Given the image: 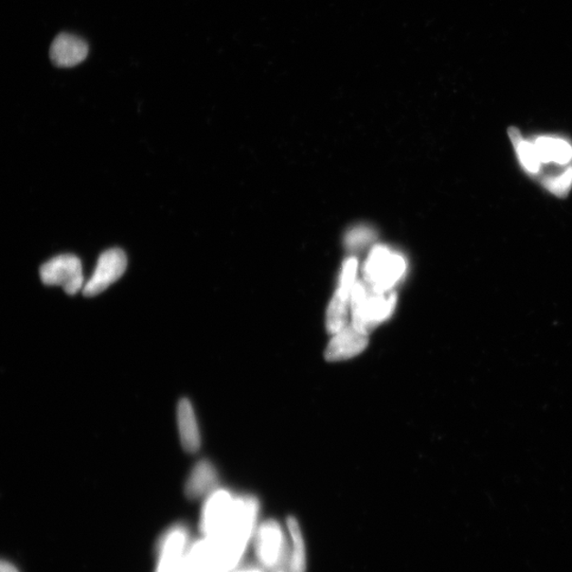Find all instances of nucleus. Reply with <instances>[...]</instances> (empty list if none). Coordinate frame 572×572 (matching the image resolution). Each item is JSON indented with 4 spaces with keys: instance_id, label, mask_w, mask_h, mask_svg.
<instances>
[{
    "instance_id": "nucleus-5",
    "label": "nucleus",
    "mask_w": 572,
    "mask_h": 572,
    "mask_svg": "<svg viewBox=\"0 0 572 572\" xmlns=\"http://www.w3.org/2000/svg\"><path fill=\"white\" fill-rule=\"evenodd\" d=\"M127 267V258L124 250L112 248L100 256L91 278L83 287V294L86 297L99 295L117 282L125 275Z\"/></svg>"
},
{
    "instance_id": "nucleus-17",
    "label": "nucleus",
    "mask_w": 572,
    "mask_h": 572,
    "mask_svg": "<svg viewBox=\"0 0 572 572\" xmlns=\"http://www.w3.org/2000/svg\"><path fill=\"white\" fill-rule=\"evenodd\" d=\"M0 572H19L15 564L0 558Z\"/></svg>"
},
{
    "instance_id": "nucleus-3",
    "label": "nucleus",
    "mask_w": 572,
    "mask_h": 572,
    "mask_svg": "<svg viewBox=\"0 0 572 572\" xmlns=\"http://www.w3.org/2000/svg\"><path fill=\"white\" fill-rule=\"evenodd\" d=\"M286 539L281 526L275 520H266L255 531V551L265 569H280L286 560Z\"/></svg>"
},
{
    "instance_id": "nucleus-12",
    "label": "nucleus",
    "mask_w": 572,
    "mask_h": 572,
    "mask_svg": "<svg viewBox=\"0 0 572 572\" xmlns=\"http://www.w3.org/2000/svg\"><path fill=\"white\" fill-rule=\"evenodd\" d=\"M531 144L539 165V171L542 165L571 166L572 145L567 140L560 137L539 136L531 141Z\"/></svg>"
},
{
    "instance_id": "nucleus-18",
    "label": "nucleus",
    "mask_w": 572,
    "mask_h": 572,
    "mask_svg": "<svg viewBox=\"0 0 572 572\" xmlns=\"http://www.w3.org/2000/svg\"><path fill=\"white\" fill-rule=\"evenodd\" d=\"M235 572H263V570L256 567H242L239 569L236 568Z\"/></svg>"
},
{
    "instance_id": "nucleus-19",
    "label": "nucleus",
    "mask_w": 572,
    "mask_h": 572,
    "mask_svg": "<svg viewBox=\"0 0 572 572\" xmlns=\"http://www.w3.org/2000/svg\"><path fill=\"white\" fill-rule=\"evenodd\" d=\"M276 572H289V571H285V570H282V569H278V570H277V571H276Z\"/></svg>"
},
{
    "instance_id": "nucleus-2",
    "label": "nucleus",
    "mask_w": 572,
    "mask_h": 572,
    "mask_svg": "<svg viewBox=\"0 0 572 572\" xmlns=\"http://www.w3.org/2000/svg\"><path fill=\"white\" fill-rule=\"evenodd\" d=\"M406 262L401 255L378 246L372 250L366 263L365 276L372 291L387 293L403 277Z\"/></svg>"
},
{
    "instance_id": "nucleus-14",
    "label": "nucleus",
    "mask_w": 572,
    "mask_h": 572,
    "mask_svg": "<svg viewBox=\"0 0 572 572\" xmlns=\"http://www.w3.org/2000/svg\"><path fill=\"white\" fill-rule=\"evenodd\" d=\"M177 423L179 436L185 451L196 453L201 447V435L197 426L196 416L192 404L183 398L177 406Z\"/></svg>"
},
{
    "instance_id": "nucleus-16",
    "label": "nucleus",
    "mask_w": 572,
    "mask_h": 572,
    "mask_svg": "<svg viewBox=\"0 0 572 572\" xmlns=\"http://www.w3.org/2000/svg\"><path fill=\"white\" fill-rule=\"evenodd\" d=\"M374 239V234L368 228H356L350 231L346 236V244L352 249L361 248L367 246Z\"/></svg>"
},
{
    "instance_id": "nucleus-7",
    "label": "nucleus",
    "mask_w": 572,
    "mask_h": 572,
    "mask_svg": "<svg viewBox=\"0 0 572 572\" xmlns=\"http://www.w3.org/2000/svg\"><path fill=\"white\" fill-rule=\"evenodd\" d=\"M189 532L183 525L166 530L159 542L156 572H176L188 550Z\"/></svg>"
},
{
    "instance_id": "nucleus-6",
    "label": "nucleus",
    "mask_w": 572,
    "mask_h": 572,
    "mask_svg": "<svg viewBox=\"0 0 572 572\" xmlns=\"http://www.w3.org/2000/svg\"><path fill=\"white\" fill-rule=\"evenodd\" d=\"M357 260L351 258L345 263L340 277V284L326 313V326L330 333L336 334L346 326L351 294L356 286Z\"/></svg>"
},
{
    "instance_id": "nucleus-13",
    "label": "nucleus",
    "mask_w": 572,
    "mask_h": 572,
    "mask_svg": "<svg viewBox=\"0 0 572 572\" xmlns=\"http://www.w3.org/2000/svg\"><path fill=\"white\" fill-rule=\"evenodd\" d=\"M217 482L216 467L209 461L202 460L193 467L185 491L189 498L196 499L216 491Z\"/></svg>"
},
{
    "instance_id": "nucleus-10",
    "label": "nucleus",
    "mask_w": 572,
    "mask_h": 572,
    "mask_svg": "<svg viewBox=\"0 0 572 572\" xmlns=\"http://www.w3.org/2000/svg\"><path fill=\"white\" fill-rule=\"evenodd\" d=\"M368 342V333L356 329L355 326H346L334 334L326 346V358L330 362H338L355 357L366 349Z\"/></svg>"
},
{
    "instance_id": "nucleus-8",
    "label": "nucleus",
    "mask_w": 572,
    "mask_h": 572,
    "mask_svg": "<svg viewBox=\"0 0 572 572\" xmlns=\"http://www.w3.org/2000/svg\"><path fill=\"white\" fill-rule=\"evenodd\" d=\"M236 497L227 490H216L208 495L203 507L201 530L204 537L217 535L233 510Z\"/></svg>"
},
{
    "instance_id": "nucleus-1",
    "label": "nucleus",
    "mask_w": 572,
    "mask_h": 572,
    "mask_svg": "<svg viewBox=\"0 0 572 572\" xmlns=\"http://www.w3.org/2000/svg\"><path fill=\"white\" fill-rule=\"evenodd\" d=\"M394 293H378L356 282L351 294L352 326L369 334L372 327L387 319L396 306Z\"/></svg>"
},
{
    "instance_id": "nucleus-15",
    "label": "nucleus",
    "mask_w": 572,
    "mask_h": 572,
    "mask_svg": "<svg viewBox=\"0 0 572 572\" xmlns=\"http://www.w3.org/2000/svg\"><path fill=\"white\" fill-rule=\"evenodd\" d=\"M287 529L291 537L292 548L288 557L289 572H306V552L304 536L295 517H288Z\"/></svg>"
},
{
    "instance_id": "nucleus-11",
    "label": "nucleus",
    "mask_w": 572,
    "mask_h": 572,
    "mask_svg": "<svg viewBox=\"0 0 572 572\" xmlns=\"http://www.w3.org/2000/svg\"><path fill=\"white\" fill-rule=\"evenodd\" d=\"M88 51V45L83 38L61 34L51 45L50 59L57 67H74L86 59Z\"/></svg>"
},
{
    "instance_id": "nucleus-4",
    "label": "nucleus",
    "mask_w": 572,
    "mask_h": 572,
    "mask_svg": "<svg viewBox=\"0 0 572 572\" xmlns=\"http://www.w3.org/2000/svg\"><path fill=\"white\" fill-rule=\"evenodd\" d=\"M41 279L46 286H60L68 295H75L85 287L82 263L74 255H61L45 263Z\"/></svg>"
},
{
    "instance_id": "nucleus-9",
    "label": "nucleus",
    "mask_w": 572,
    "mask_h": 572,
    "mask_svg": "<svg viewBox=\"0 0 572 572\" xmlns=\"http://www.w3.org/2000/svg\"><path fill=\"white\" fill-rule=\"evenodd\" d=\"M176 572H229L210 539H199L188 548Z\"/></svg>"
}]
</instances>
